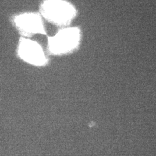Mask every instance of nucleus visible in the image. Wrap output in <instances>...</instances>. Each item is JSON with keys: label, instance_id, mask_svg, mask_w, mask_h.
Listing matches in <instances>:
<instances>
[{"label": "nucleus", "instance_id": "nucleus-1", "mask_svg": "<svg viewBox=\"0 0 156 156\" xmlns=\"http://www.w3.org/2000/svg\"><path fill=\"white\" fill-rule=\"evenodd\" d=\"M41 10L46 19L58 24H67L76 15L73 5L62 0H46Z\"/></svg>", "mask_w": 156, "mask_h": 156}, {"label": "nucleus", "instance_id": "nucleus-2", "mask_svg": "<svg viewBox=\"0 0 156 156\" xmlns=\"http://www.w3.org/2000/svg\"><path fill=\"white\" fill-rule=\"evenodd\" d=\"M79 39L80 31L78 28L64 29L49 38V49L55 54L67 53L77 46Z\"/></svg>", "mask_w": 156, "mask_h": 156}, {"label": "nucleus", "instance_id": "nucleus-3", "mask_svg": "<svg viewBox=\"0 0 156 156\" xmlns=\"http://www.w3.org/2000/svg\"><path fill=\"white\" fill-rule=\"evenodd\" d=\"M19 54L26 62L37 66L46 62L44 53L37 43L29 39H22L19 46Z\"/></svg>", "mask_w": 156, "mask_h": 156}, {"label": "nucleus", "instance_id": "nucleus-4", "mask_svg": "<svg viewBox=\"0 0 156 156\" xmlns=\"http://www.w3.org/2000/svg\"><path fill=\"white\" fill-rule=\"evenodd\" d=\"M15 22L17 26L26 33L45 34L42 19L38 14L25 13L16 17Z\"/></svg>", "mask_w": 156, "mask_h": 156}]
</instances>
